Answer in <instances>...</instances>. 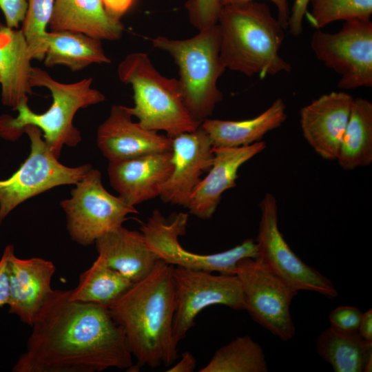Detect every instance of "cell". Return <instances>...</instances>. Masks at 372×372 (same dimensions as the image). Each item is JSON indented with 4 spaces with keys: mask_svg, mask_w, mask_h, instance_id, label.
Instances as JSON below:
<instances>
[{
    "mask_svg": "<svg viewBox=\"0 0 372 372\" xmlns=\"http://www.w3.org/2000/svg\"><path fill=\"white\" fill-rule=\"evenodd\" d=\"M14 372H96L136 367L122 327L107 307L53 290L32 326Z\"/></svg>",
    "mask_w": 372,
    "mask_h": 372,
    "instance_id": "1",
    "label": "cell"
},
{
    "mask_svg": "<svg viewBox=\"0 0 372 372\" xmlns=\"http://www.w3.org/2000/svg\"><path fill=\"white\" fill-rule=\"evenodd\" d=\"M173 267L158 260L149 274L107 306L123 330L138 368L168 366L178 358V344L173 335Z\"/></svg>",
    "mask_w": 372,
    "mask_h": 372,
    "instance_id": "2",
    "label": "cell"
},
{
    "mask_svg": "<svg viewBox=\"0 0 372 372\" xmlns=\"http://www.w3.org/2000/svg\"><path fill=\"white\" fill-rule=\"evenodd\" d=\"M217 24L226 69L261 79L291 71L279 55L285 30L267 3L251 1L223 6Z\"/></svg>",
    "mask_w": 372,
    "mask_h": 372,
    "instance_id": "3",
    "label": "cell"
},
{
    "mask_svg": "<svg viewBox=\"0 0 372 372\" xmlns=\"http://www.w3.org/2000/svg\"><path fill=\"white\" fill-rule=\"evenodd\" d=\"M92 79L65 83L54 79L46 71L32 67L30 83L33 87H44L50 92L52 103L41 114L34 112L28 102L21 103L15 110L16 118L0 117V136L12 141L17 139L27 125H34L42 132L43 138L59 158L63 146H76L81 141L80 131L73 125L76 112L81 108L98 104L105 100L99 90L92 87Z\"/></svg>",
    "mask_w": 372,
    "mask_h": 372,
    "instance_id": "4",
    "label": "cell"
},
{
    "mask_svg": "<svg viewBox=\"0 0 372 372\" xmlns=\"http://www.w3.org/2000/svg\"><path fill=\"white\" fill-rule=\"evenodd\" d=\"M118 76L132 86L134 105L128 109L145 128L173 138L200 125L186 107L178 79L161 74L147 54H128L118 65Z\"/></svg>",
    "mask_w": 372,
    "mask_h": 372,
    "instance_id": "5",
    "label": "cell"
},
{
    "mask_svg": "<svg viewBox=\"0 0 372 372\" xmlns=\"http://www.w3.org/2000/svg\"><path fill=\"white\" fill-rule=\"evenodd\" d=\"M152 41L154 48L168 52L174 59L178 67V81L186 107L193 118L201 124L223 99L218 81L226 68L220 54L218 24L200 30L189 39L158 36Z\"/></svg>",
    "mask_w": 372,
    "mask_h": 372,
    "instance_id": "6",
    "label": "cell"
},
{
    "mask_svg": "<svg viewBox=\"0 0 372 372\" xmlns=\"http://www.w3.org/2000/svg\"><path fill=\"white\" fill-rule=\"evenodd\" d=\"M30 141V152L20 167L8 179L0 180V225L23 201L57 186L76 185L92 167H75L59 162L34 125L23 128Z\"/></svg>",
    "mask_w": 372,
    "mask_h": 372,
    "instance_id": "7",
    "label": "cell"
},
{
    "mask_svg": "<svg viewBox=\"0 0 372 372\" xmlns=\"http://www.w3.org/2000/svg\"><path fill=\"white\" fill-rule=\"evenodd\" d=\"M189 215L179 212L167 220L155 209L140 227L148 247L162 260L173 267L236 274L237 264L245 258L258 256L256 241L248 238L226 251L201 254L192 253L182 247L178 237L186 233Z\"/></svg>",
    "mask_w": 372,
    "mask_h": 372,
    "instance_id": "8",
    "label": "cell"
},
{
    "mask_svg": "<svg viewBox=\"0 0 372 372\" xmlns=\"http://www.w3.org/2000/svg\"><path fill=\"white\" fill-rule=\"evenodd\" d=\"M75 185L71 197L60 204L66 214L70 238L79 245L94 243L121 226L129 214L138 213L135 207L105 189L100 171L92 167Z\"/></svg>",
    "mask_w": 372,
    "mask_h": 372,
    "instance_id": "9",
    "label": "cell"
},
{
    "mask_svg": "<svg viewBox=\"0 0 372 372\" xmlns=\"http://www.w3.org/2000/svg\"><path fill=\"white\" fill-rule=\"evenodd\" d=\"M236 275L241 284L245 310L253 320L281 340H291L296 329L290 305L298 291L258 258L239 260Z\"/></svg>",
    "mask_w": 372,
    "mask_h": 372,
    "instance_id": "10",
    "label": "cell"
},
{
    "mask_svg": "<svg viewBox=\"0 0 372 372\" xmlns=\"http://www.w3.org/2000/svg\"><path fill=\"white\" fill-rule=\"evenodd\" d=\"M316 58L340 76L338 87L351 90L372 86V22L344 21L335 33L316 30L311 39Z\"/></svg>",
    "mask_w": 372,
    "mask_h": 372,
    "instance_id": "11",
    "label": "cell"
},
{
    "mask_svg": "<svg viewBox=\"0 0 372 372\" xmlns=\"http://www.w3.org/2000/svg\"><path fill=\"white\" fill-rule=\"evenodd\" d=\"M259 207L261 216L255 240L257 258L296 291H309L335 298L338 292L331 280L304 262L285 240L278 227L276 197L265 194Z\"/></svg>",
    "mask_w": 372,
    "mask_h": 372,
    "instance_id": "12",
    "label": "cell"
},
{
    "mask_svg": "<svg viewBox=\"0 0 372 372\" xmlns=\"http://www.w3.org/2000/svg\"><path fill=\"white\" fill-rule=\"evenodd\" d=\"M175 295L173 335L177 344L195 324L205 308L221 304L234 310H245L241 284L236 274L214 275L210 271L174 267Z\"/></svg>",
    "mask_w": 372,
    "mask_h": 372,
    "instance_id": "13",
    "label": "cell"
},
{
    "mask_svg": "<svg viewBox=\"0 0 372 372\" xmlns=\"http://www.w3.org/2000/svg\"><path fill=\"white\" fill-rule=\"evenodd\" d=\"M172 138L173 169L159 196L164 203L186 207L192 192L201 180V174L211 167L213 145L200 125L194 131Z\"/></svg>",
    "mask_w": 372,
    "mask_h": 372,
    "instance_id": "14",
    "label": "cell"
},
{
    "mask_svg": "<svg viewBox=\"0 0 372 372\" xmlns=\"http://www.w3.org/2000/svg\"><path fill=\"white\" fill-rule=\"evenodd\" d=\"M128 107L114 105L96 132V143L109 161L172 151V138L132 120Z\"/></svg>",
    "mask_w": 372,
    "mask_h": 372,
    "instance_id": "15",
    "label": "cell"
},
{
    "mask_svg": "<svg viewBox=\"0 0 372 372\" xmlns=\"http://www.w3.org/2000/svg\"><path fill=\"white\" fill-rule=\"evenodd\" d=\"M354 98L345 92H331L301 108L303 137L321 158L336 159Z\"/></svg>",
    "mask_w": 372,
    "mask_h": 372,
    "instance_id": "16",
    "label": "cell"
},
{
    "mask_svg": "<svg viewBox=\"0 0 372 372\" xmlns=\"http://www.w3.org/2000/svg\"><path fill=\"white\" fill-rule=\"evenodd\" d=\"M55 271L50 260L17 257L13 247L8 258L9 313L32 327L53 291L51 280Z\"/></svg>",
    "mask_w": 372,
    "mask_h": 372,
    "instance_id": "17",
    "label": "cell"
},
{
    "mask_svg": "<svg viewBox=\"0 0 372 372\" xmlns=\"http://www.w3.org/2000/svg\"><path fill=\"white\" fill-rule=\"evenodd\" d=\"M173 169L172 151L109 161L112 187L127 204L135 207L159 196Z\"/></svg>",
    "mask_w": 372,
    "mask_h": 372,
    "instance_id": "18",
    "label": "cell"
},
{
    "mask_svg": "<svg viewBox=\"0 0 372 372\" xmlns=\"http://www.w3.org/2000/svg\"><path fill=\"white\" fill-rule=\"evenodd\" d=\"M265 148L263 141L238 147H213L211 167L196 186L186 206L189 213L203 220L210 219L223 194L236 185L240 167Z\"/></svg>",
    "mask_w": 372,
    "mask_h": 372,
    "instance_id": "19",
    "label": "cell"
},
{
    "mask_svg": "<svg viewBox=\"0 0 372 372\" xmlns=\"http://www.w3.org/2000/svg\"><path fill=\"white\" fill-rule=\"evenodd\" d=\"M94 243L98 257L132 283L149 274L159 260L141 231L123 225L100 236Z\"/></svg>",
    "mask_w": 372,
    "mask_h": 372,
    "instance_id": "20",
    "label": "cell"
},
{
    "mask_svg": "<svg viewBox=\"0 0 372 372\" xmlns=\"http://www.w3.org/2000/svg\"><path fill=\"white\" fill-rule=\"evenodd\" d=\"M49 26L51 31L79 32L101 41L117 40L124 29L103 0H54Z\"/></svg>",
    "mask_w": 372,
    "mask_h": 372,
    "instance_id": "21",
    "label": "cell"
},
{
    "mask_svg": "<svg viewBox=\"0 0 372 372\" xmlns=\"http://www.w3.org/2000/svg\"><path fill=\"white\" fill-rule=\"evenodd\" d=\"M32 57L21 30L0 23V84L1 101L15 110L28 102L32 92L30 83Z\"/></svg>",
    "mask_w": 372,
    "mask_h": 372,
    "instance_id": "22",
    "label": "cell"
},
{
    "mask_svg": "<svg viewBox=\"0 0 372 372\" xmlns=\"http://www.w3.org/2000/svg\"><path fill=\"white\" fill-rule=\"evenodd\" d=\"M287 118L285 103L278 98L265 111L252 118H207L200 126L209 135L214 147H238L261 141L267 133L281 126Z\"/></svg>",
    "mask_w": 372,
    "mask_h": 372,
    "instance_id": "23",
    "label": "cell"
},
{
    "mask_svg": "<svg viewBox=\"0 0 372 372\" xmlns=\"http://www.w3.org/2000/svg\"><path fill=\"white\" fill-rule=\"evenodd\" d=\"M318 355L335 372H371L372 341L358 331H343L332 327L322 331L317 339Z\"/></svg>",
    "mask_w": 372,
    "mask_h": 372,
    "instance_id": "24",
    "label": "cell"
},
{
    "mask_svg": "<svg viewBox=\"0 0 372 372\" xmlns=\"http://www.w3.org/2000/svg\"><path fill=\"white\" fill-rule=\"evenodd\" d=\"M44 65L79 71L93 63H110L101 41L71 31L48 32Z\"/></svg>",
    "mask_w": 372,
    "mask_h": 372,
    "instance_id": "25",
    "label": "cell"
},
{
    "mask_svg": "<svg viewBox=\"0 0 372 372\" xmlns=\"http://www.w3.org/2000/svg\"><path fill=\"white\" fill-rule=\"evenodd\" d=\"M335 160L344 170L372 163V103L368 100L354 99Z\"/></svg>",
    "mask_w": 372,
    "mask_h": 372,
    "instance_id": "26",
    "label": "cell"
},
{
    "mask_svg": "<svg viewBox=\"0 0 372 372\" xmlns=\"http://www.w3.org/2000/svg\"><path fill=\"white\" fill-rule=\"evenodd\" d=\"M134 284L97 257L92 265L80 275L77 286L70 290V299L107 307Z\"/></svg>",
    "mask_w": 372,
    "mask_h": 372,
    "instance_id": "27",
    "label": "cell"
},
{
    "mask_svg": "<svg viewBox=\"0 0 372 372\" xmlns=\"http://www.w3.org/2000/svg\"><path fill=\"white\" fill-rule=\"evenodd\" d=\"M267 362L260 345L249 335L238 336L216 350L199 372H267Z\"/></svg>",
    "mask_w": 372,
    "mask_h": 372,
    "instance_id": "28",
    "label": "cell"
},
{
    "mask_svg": "<svg viewBox=\"0 0 372 372\" xmlns=\"http://www.w3.org/2000/svg\"><path fill=\"white\" fill-rule=\"evenodd\" d=\"M311 10L307 15L311 25L320 30L337 21L370 19L372 0H310Z\"/></svg>",
    "mask_w": 372,
    "mask_h": 372,
    "instance_id": "29",
    "label": "cell"
},
{
    "mask_svg": "<svg viewBox=\"0 0 372 372\" xmlns=\"http://www.w3.org/2000/svg\"><path fill=\"white\" fill-rule=\"evenodd\" d=\"M21 30L32 59L43 60L46 39L54 8V0H28Z\"/></svg>",
    "mask_w": 372,
    "mask_h": 372,
    "instance_id": "30",
    "label": "cell"
},
{
    "mask_svg": "<svg viewBox=\"0 0 372 372\" xmlns=\"http://www.w3.org/2000/svg\"><path fill=\"white\" fill-rule=\"evenodd\" d=\"M221 7L220 0H187L185 3L189 21L198 30L217 23Z\"/></svg>",
    "mask_w": 372,
    "mask_h": 372,
    "instance_id": "31",
    "label": "cell"
},
{
    "mask_svg": "<svg viewBox=\"0 0 372 372\" xmlns=\"http://www.w3.org/2000/svg\"><path fill=\"white\" fill-rule=\"evenodd\" d=\"M362 315V312L355 307H338L329 314L330 326L343 331H358Z\"/></svg>",
    "mask_w": 372,
    "mask_h": 372,
    "instance_id": "32",
    "label": "cell"
},
{
    "mask_svg": "<svg viewBox=\"0 0 372 372\" xmlns=\"http://www.w3.org/2000/svg\"><path fill=\"white\" fill-rule=\"evenodd\" d=\"M26 0H0V9L8 27L17 28L23 22L28 9Z\"/></svg>",
    "mask_w": 372,
    "mask_h": 372,
    "instance_id": "33",
    "label": "cell"
},
{
    "mask_svg": "<svg viewBox=\"0 0 372 372\" xmlns=\"http://www.w3.org/2000/svg\"><path fill=\"white\" fill-rule=\"evenodd\" d=\"M310 0H295L289 19L288 28L290 33L295 37L299 36L302 32V22Z\"/></svg>",
    "mask_w": 372,
    "mask_h": 372,
    "instance_id": "34",
    "label": "cell"
},
{
    "mask_svg": "<svg viewBox=\"0 0 372 372\" xmlns=\"http://www.w3.org/2000/svg\"><path fill=\"white\" fill-rule=\"evenodd\" d=\"M13 247L11 245L6 246L0 259V307L8 304L9 302L8 258L10 250Z\"/></svg>",
    "mask_w": 372,
    "mask_h": 372,
    "instance_id": "35",
    "label": "cell"
},
{
    "mask_svg": "<svg viewBox=\"0 0 372 372\" xmlns=\"http://www.w3.org/2000/svg\"><path fill=\"white\" fill-rule=\"evenodd\" d=\"M256 0H220L221 6L243 3ZM272 2L278 10V20L286 30L288 29L290 9L288 0H269Z\"/></svg>",
    "mask_w": 372,
    "mask_h": 372,
    "instance_id": "36",
    "label": "cell"
},
{
    "mask_svg": "<svg viewBox=\"0 0 372 372\" xmlns=\"http://www.w3.org/2000/svg\"><path fill=\"white\" fill-rule=\"evenodd\" d=\"M103 1L108 12L120 19L130 8L134 0H103Z\"/></svg>",
    "mask_w": 372,
    "mask_h": 372,
    "instance_id": "37",
    "label": "cell"
},
{
    "mask_svg": "<svg viewBox=\"0 0 372 372\" xmlns=\"http://www.w3.org/2000/svg\"><path fill=\"white\" fill-rule=\"evenodd\" d=\"M196 365V360L189 351H185L181 355L180 360L167 371L168 372H192Z\"/></svg>",
    "mask_w": 372,
    "mask_h": 372,
    "instance_id": "38",
    "label": "cell"
},
{
    "mask_svg": "<svg viewBox=\"0 0 372 372\" xmlns=\"http://www.w3.org/2000/svg\"><path fill=\"white\" fill-rule=\"evenodd\" d=\"M358 333L364 340L372 341V309L362 313Z\"/></svg>",
    "mask_w": 372,
    "mask_h": 372,
    "instance_id": "39",
    "label": "cell"
}]
</instances>
